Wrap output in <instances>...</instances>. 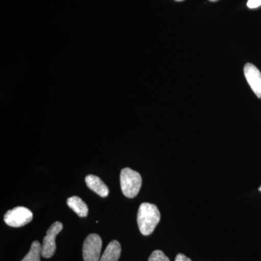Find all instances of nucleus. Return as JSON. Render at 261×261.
Listing matches in <instances>:
<instances>
[{
  "label": "nucleus",
  "mask_w": 261,
  "mask_h": 261,
  "mask_svg": "<svg viewBox=\"0 0 261 261\" xmlns=\"http://www.w3.org/2000/svg\"><path fill=\"white\" fill-rule=\"evenodd\" d=\"M161 220V213L157 206L149 202H143L139 207L137 224L141 233L148 236L153 232Z\"/></svg>",
  "instance_id": "obj_1"
},
{
  "label": "nucleus",
  "mask_w": 261,
  "mask_h": 261,
  "mask_svg": "<svg viewBox=\"0 0 261 261\" xmlns=\"http://www.w3.org/2000/svg\"><path fill=\"white\" fill-rule=\"evenodd\" d=\"M120 182L123 195L128 198H134L140 192L142 179L140 173L129 168H125L121 170Z\"/></svg>",
  "instance_id": "obj_2"
},
{
  "label": "nucleus",
  "mask_w": 261,
  "mask_h": 261,
  "mask_svg": "<svg viewBox=\"0 0 261 261\" xmlns=\"http://www.w3.org/2000/svg\"><path fill=\"white\" fill-rule=\"evenodd\" d=\"M32 219V211L22 206L8 211L4 216L5 222L11 227H21L30 223Z\"/></svg>",
  "instance_id": "obj_3"
},
{
  "label": "nucleus",
  "mask_w": 261,
  "mask_h": 261,
  "mask_svg": "<svg viewBox=\"0 0 261 261\" xmlns=\"http://www.w3.org/2000/svg\"><path fill=\"white\" fill-rule=\"evenodd\" d=\"M102 239L97 233H91L83 245V258L84 261H99L100 260L102 250Z\"/></svg>",
  "instance_id": "obj_4"
},
{
  "label": "nucleus",
  "mask_w": 261,
  "mask_h": 261,
  "mask_svg": "<svg viewBox=\"0 0 261 261\" xmlns=\"http://www.w3.org/2000/svg\"><path fill=\"white\" fill-rule=\"evenodd\" d=\"M63 224L60 221H56L48 228L47 234L43 240L42 256L49 258L54 255L56 250V237L63 230Z\"/></svg>",
  "instance_id": "obj_5"
},
{
  "label": "nucleus",
  "mask_w": 261,
  "mask_h": 261,
  "mask_svg": "<svg viewBox=\"0 0 261 261\" xmlns=\"http://www.w3.org/2000/svg\"><path fill=\"white\" fill-rule=\"evenodd\" d=\"M244 74L247 83L257 97L261 99V73L256 66L252 63H246L244 67Z\"/></svg>",
  "instance_id": "obj_6"
},
{
  "label": "nucleus",
  "mask_w": 261,
  "mask_h": 261,
  "mask_svg": "<svg viewBox=\"0 0 261 261\" xmlns=\"http://www.w3.org/2000/svg\"><path fill=\"white\" fill-rule=\"evenodd\" d=\"M85 181L87 187L100 197H106L109 195V189L107 185L98 176L88 175L85 178Z\"/></svg>",
  "instance_id": "obj_7"
},
{
  "label": "nucleus",
  "mask_w": 261,
  "mask_h": 261,
  "mask_svg": "<svg viewBox=\"0 0 261 261\" xmlns=\"http://www.w3.org/2000/svg\"><path fill=\"white\" fill-rule=\"evenodd\" d=\"M121 245L116 240H113L106 247L99 261H118L121 256Z\"/></svg>",
  "instance_id": "obj_8"
},
{
  "label": "nucleus",
  "mask_w": 261,
  "mask_h": 261,
  "mask_svg": "<svg viewBox=\"0 0 261 261\" xmlns=\"http://www.w3.org/2000/svg\"><path fill=\"white\" fill-rule=\"evenodd\" d=\"M67 205L80 217H87L88 215V206L80 197L73 196L67 200Z\"/></svg>",
  "instance_id": "obj_9"
},
{
  "label": "nucleus",
  "mask_w": 261,
  "mask_h": 261,
  "mask_svg": "<svg viewBox=\"0 0 261 261\" xmlns=\"http://www.w3.org/2000/svg\"><path fill=\"white\" fill-rule=\"evenodd\" d=\"M42 245L38 241L33 242L30 250L21 261H40Z\"/></svg>",
  "instance_id": "obj_10"
},
{
  "label": "nucleus",
  "mask_w": 261,
  "mask_h": 261,
  "mask_svg": "<svg viewBox=\"0 0 261 261\" xmlns=\"http://www.w3.org/2000/svg\"><path fill=\"white\" fill-rule=\"evenodd\" d=\"M148 261H170L169 258L161 250H154L149 256Z\"/></svg>",
  "instance_id": "obj_11"
},
{
  "label": "nucleus",
  "mask_w": 261,
  "mask_h": 261,
  "mask_svg": "<svg viewBox=\"0 0 261 261\" xmlns=\"http://www.w3.org/2000/svg\"><path fill=\"white\" fill-rule=\"evenodd\" d=\"M247 7L249 8H251V9H253V8H258L259 6L261 5V0H248L247 2Z\"/></svg>",
  "instance_id": "obj_12"
},
{
  "label": "nucleus",
  "mask_w": 261,
  "mask_h": 261,
  "mask_svg": "<svg viewBox=\"0 0 261 261\" xmlns=\"http://www.w3.org/2000/svg\"><path fill=\"white\" fill-rule=\"evenodd\" d=\"M175 261H192L191 259L189 258L188 257H187L186 255H184V254L179 253L176 255V259H175Z\"/></svg>",
  "instance_id": "obj_13"
},
{
  "label": "nucleus",
  "mask_w": 261,
  "mask_h": 261,
  "mask_svg": "<svg viewBox=\"0 0 261 261\" xmlns=\"http://www.w3.org/2000/svg\"><path fill=\"white\" fill-rule=\"evenodd\" d=\"M209 1H211V2H217V1H219V0H209Z\"/></svg>",
  "instance_id": "obj_14"
},
{
  "label": "nucleus",
  "mask_w": 261,
  "mask_h": 261,
  "mask_svg": "<svg viewBox=\"0 0 261 261\" xmlns=\"http://www.w3.org/2000/svg\"><path fill=\"white\" fill-rule=\"evenodd\" d=\"M175 1H176V2H182V1H184V0H175Z\"/></svg>",
  "instance_id": "obj_15"
},
{
  "label": "nucleus",
  "mask_w": 261,
  "mask_h": 261,
  "mask_svg": "<svg viewBox=\"0 0 261 261\" xmlns=\"http://www.w3.org/2000/svg\"><path fill=\"white\" fill-rule=\"evenodd\" d=\"M259 191L261 192V186H260V188H259Z\"/></svg>",
  "instance_id": "obj_16"
}]
</instances>
